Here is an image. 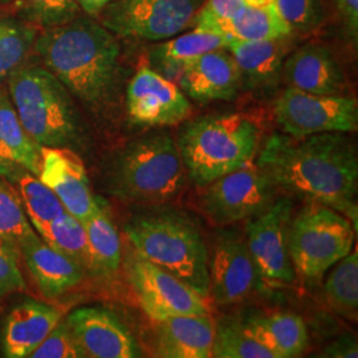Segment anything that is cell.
<instances>
[{
    "mask_svg": "<svg viewBox=\"0 0 358 358\" xmlns=\"http://www.w3.org/2000/svg\"><path fill=\"white\" fill-rule=\"evenodd\" d=\"M34 230L17 189L10 180L0 178V244L20 255V245Z\"/></svg>",
    "mask_w": 358,
    "mask_h": 358,
    "instance_id": "29",
    "label": "cell"
},
{
    "mask_svg": "<svg viewBox=\"0 0 358 358\" xmlns=\"http://www.w3.org/2000/svg\"><path fill=\"white\" fill-rule=\"evenodd\" d=\"M215 324L208 315L173 316L155 321L157 356L164 358L213 357Z\"/></svg>",
    "mask_w": 358,
    "mask_h": 358,
    "instance_id": "19",
    "label": "cell"
},
{
    "mask_svg": "<svg viewBox=\"0 0 358 358\" xmlns=\"http://www.w3.org/2000/svg\"><path fill=\"white\" fill-rule=\"evenodd\" d=\"M125 269L142 309L152 320L211 313L210 299L195 292L166 269L143 259L133 248L129 251Z\"/></svg>",
    "mask_w": 358,
    "mask_h": 358,
    "instance_id": "11",
    "label": "cell"
},
{
    "mask_svg": "<svg viewBox=\"0 0 358 358\" xmlns=\"http://www.w3.org/2000/svg\"><path fill=\"white\" fill-rule=\"evenodd\" d=\"M350 38L355 41L358 35V0H334Z\"/></svg>",
    "mask_w": 358,
    "mask_h": 358,
    "instance_id": "39",
    "label": "cell"
},
{
    "mask_svg": "<svg viewBox=\"0 0 358 358\" xmlns=\"http://www.w3.org/2000/svg\"><path fill=\"white\" fill-rule=\"evenodd\" d=\"M282 76L289 88L315 94H340L344 73L332 52L324 45L307 44L294 51L282 64Z\"/></svg>",
    "mask_w": 358,
    "mask_h": 358,
    "instance_id": "18",
    "label": "cell"
},
{
    "mask_svg": "<svg viewBox=\"0 0 358 358\" xmlns=\"http://www.w3.org/2000/svg\"><path fill=\"white\" fill-rule=\"evenodd\" d=\"M244 3L250 7H266L269 4H273L275 0H244Z\"/></svg>",
    "mask_w": 358,
    "mask_h": 358,
    "instance_id": "42",
    "label": "cell"
},
{
    "mask_svg": "<svg viewBox=\"0 0 358 358\" xmlns=\"http://www.w3.org/2000/svg\"><path fill=\"white\" fill-rule=\"evenodd\" d=\"M179 84L198 103L229 101L236 97L242 77L232 55L217 50L182 65Z\"/></svg>",
    "mask_w": 358,
    "mask_h": 358,
    "instance_id": "17",
    "label": "cell"
},
{
    "mask_svg": "<svg viewBox=\"0 0 358 358\" xmlns=\"http://www.w3.org/2000/svg\"><path fill=\"white\" fill-rule=\"evenodd\" d=\"M356 229L341 213L308 203L292 217L289 252L296 273L316 280L344 259L355 243Z\"/></svg>",
    "mask_w": 358,
    "mask_h": 358,
    "instance_id": "7",
    "label": "cell"
},
{
    "mask_svg": "<svg viewBox=\"0 0 358 358\" xmlns=\"http://www.w3.org/2000/svg\"><path fill=\"white\" fill-rule=\"evenodd\" d=\"M210 297L230 306L252 294L260 282L247 241L236 230H217L208 250Z\"/></svg>",
    "mask_w": 358,
    "mask_h": 358,
    "instance_id": "13",
    "label": "cell"
},
{
    "mask_svg": "<svg viewBox=\"0 0 358 358\" xmlns=\"http://www.w3.org/2000/svg\"><path fill=\"white\" fill-rule=\"evenodd\" d=\"M66 322L90 358L141 357V348L128 327L105 308L85 307L73 310Z\"/></svg>",
    "mask_w": 358,
    "mask_h": 358,
    "instance_id": "16",
    "label": "cell"
},
{
    "mask_svg": "<svg viewBox=\"0 0 358 358\" xmlns=\"http://www.w3.org/2000/svg\"><path fill=\"white\" fill-rule=\"evenodd\" d=\"M292 31L275 3L266 7L244 6L239 13L222 22L217 29L219 35L230 40H276L289 38Z\"/></svg>",
    "mask_w": 358,
    "mask_h": 358,
    "instance_id": "25",
    "label": "cell"
},
{
    "mask_svg": "<svg viewBox=\"0 0 358 358\" xmlns=\"http://www.w3.org/2000/svg\"><path fill=\"white\" fill-rule=\"evenodd\" d=\"M45 68L83 103H103L118 72L120 45L115 35L90 19L52 27L35 43Z\"/></svg>",
    "mask_w": 358,
    "mask_h": 358,
    "instance_id": "2",
    "label": "cell"
},
{
    "mask_svg": "<svg viewBox=\"0 0 358 358\" xmlns=\"http://www.w3.org/2000/svg\"><path fill=\"white\" fill-rule=\"evenodd\" d=\"M260 130L247 115L201 117L182 129L179 153L192 182L205 187L255 159Z\"/></svg>",
    "mask_w": 358,
    "mask_h": 358,
    "instance_id": "4",
    "label": "cell"
},
{
    "mask_svg": "<svg viewBox=\"0 0 358 358\" xmlns=\"http://www.w3.org/2000/svg\"><path fill=\"white\" fill-rule=\"evenodd\" d=\"M213 357L275 358L244 329L242 321L223 319L215 325Z\"/></svg>",
    "mask_w": 358,
    "mask_h": 358,
    "instance_id": "32",
    "label": "cell"
},
{
    "mask_svg": "<svg viewBox=\"0 0 358 358\" xmlns=\"http://www.w3.org/2000/svg\"><path fill=\"white\" fill-rule=\"evenodd\" d=\"M8 94L27 133L40 146L68 148L78 137L75 106L63 83L47 68L19 66Z\"/></svg>",
    "mask_w": 358,
    "mask_h": 358,
    "instance_id": "5",
    "label": "cell"
},
{
    "mask_svg": "<svg viewBox=\"0 0 358 358\" xmlns=\"http://www.w3.org/2000/svg\"><path fill=\"white\" fill-rule=\"evenodd\" d=\"M83 224L88 239L90 269L113 275L121 266V241L101 198L97 210Z\"/></svg>",
    "mask_w": 358,
    "mask_h": 358,
    "instance_id": "26",
    "label": "cell"
},
{
    "mask_svg": "<svg viewBox=\"0 0 358 358\" xmlns=\"http://www.w3.org/2000/svg\"><path fill=\"white\" fill-rule=\"evenodd\" d=\"M36 234L53 250L76 260L83 268L90 269L87 232L76 217L64 213Z\"/></svg>",
    "mask_w": 358,
    "mask_h": 358,
    "instance_id": "31",
    "label": "cell"
},
{
    "mask_svg": "<svg viewBox=\"0 0 358 358\" xmlns=\"http://www.w3.org/2000/svg\"><path fill=\"white\" fill-rule=\"evenodd\" d=\"M38 177L81 223L97 210L99 198L93 196L85 166L69 148L41 146Z\"/></svg>",
    "mask_w": 358,
    "mask_h": 358,
    "instance_id": "15",
    "label": "cell"
},
{
    "mask_svg": "<svg viewBox=\"0 0 358 358\" xmlns=\"http://www.w3.org/2000/svg\"><path fill=\"white\" fill-rule=\"evenodd\" d=\"M56 308L27 300L13 308L3 329V349L8 358L29 357L60 322Z\"/></svg>",
    "mask_w": 358,
    "mask_h": 358,
    "instance_id": "22",
    "label": "cell"
},
{
    "mask_svg": "<svg viewBox=\"0 0 358 358\" xmlns=\"http://www.w3.org/2000/svg\"><path fill=\"white\" fill-rule=\"evenodd\" d=\"M278 187L257 166L248 164L205 186L201 208L217 226L248 220L276 199Z\"/></svg>",
    "mask_w": 358,
    "mask_h": 358,
    "instance_id": "10",
    "label": "cell"
},
{
    "mask_svg": "<svg viewBox=\"0 0 358 358\" xmlns=\"http://www.w3.org/2000/svg\"><path fill=\"white\" fill-rule=\"evenodd\" d=\"M34 43V28L11 19L0 20V84L20 66Z\"/></svg>",
    "mask_w": 358,
    "mask_h": 358,
    "instance_id": "33",
    "label": "cell"
},
{
    "mask_svg": "<svg viewBox=\"0 0 358 358\" xmlns=\"http://www.w3.org/2000/svg\"><path fill=\"white\" fill-rule=\"evenodd\" d=\"M23 13L41 26H62L76 17V0H19Z\"/></svg>",
    "mask_w": 358,
    "mask_h": 358,
    "instance_id": "34",
    "label": "cell"
},
{
    "mask_svg": "<svg viewBox=\"0 0 358 358\" xmlns=\"http://www.w3.org/2000/svg\"><path fill=\"white\" fill-rule=\"evenodd\" d=\"M257 166L278 189L331 207L357 230V149L344 133L301 138L273 134L259 154Z\"/></svg>",
    "mask_w": 358,
    "mask_h": 358,
    "instance_id": "1",
    "label": "cell"
},
{
    "mask_svg": "<svg viewBox=\"0 0 358 358\" xmlns=\"http://www.w3.org/2000/svg\"><path fill=\"white\" fill-rule=\"evenodd\" d=\"M294 203L289 198H276L259 215L248 219L245 241L262 279L292 284L296 271L289 252V231Z\"/></svg>",
    "mask_w": 358,
    "mask_h": 358,
    "instance_id": "12",
    "label": "cell"
},
{
    "mask_svg": "<svg viewBox=\"0 0 358 358\" xmlns=\"http://www.w3.org/2000/svg\"><path fill=\"white\" fill-rule=\"evenodd\" d=\"M357 343L352 337H341L324 350V357H358Z\"/></svg>",
    "mask_w": 358,
    "mask_h": 358,
    "instance_id": "40",
    "label": "cell"
},
{
    "mask_svg": "<svg viewBox=\"0 0 358 358\" xmlns=\"http://www.w3.org/2000/svg\"><path fill=\"white\" fill-rule=\"evenodd\" d=\"M185 165L178 145L169 134H152L129 146L115 174V192L136 203L161 205L185 186Z\"/></svg>",
    "mask_w": 358,
    "mask_h": 358,
    "instance_id": "6",
    "label": "cell"
},
{
    "mask_svg": "<svg viewBox=\"0 0 358 358\" xmlns=\"http://www.w3.org/2000/svg\"><path fill=\"white\" fill-rule=\"evenodd\" d=\"M205 0H115L103 8V26L122 38L159 41L194 23Z\"/></svg>",
    "mask_w": 358,
    "mask_h": 358,
    "instance_id": "8",
    "label": "cell"
},
{
    "mask_svg": "<svg viewBox=\"0 0 358 358\" xmlns=\"http://www.w3.org/2000/svg\"><path fill=\"white\" fill-rule=\"evenodd\" d=\"M130 118L146 127H174L192 115L189 99L176 84L148 66L131 78L127 92Z\"/></svg>",
    "mask_w": 358,
    "mask_h": 358,
    "instance_id": "14",
    "label": "cell"
},
{
    "mask_svg": "<svg viewBox=\"0 0 358 358\" xmlns=\"http://www.w3.org/2000/svg\"><path fill=\"white\" fill-rule=\"evenodd\" d=\"M20 256L45 297H59L84 279V268L76 260L53 250L36 232L20 245Z\"/></svg>",
    "mask_w": 358,
    "mask_h": 358,
    "instance_id": "20",
    "label": "cell"
},
{
    "mask_svg": "<svg viewBox=\"0 0 358 358\" xmlns=\"http://www.w3.org/2000/svg\"><path fill=\"white\" fill-rule=\"evenodd\" d=\"M241 71L242 85L254 90L273 88L282 75L289 50L288 38L276 40H236L227 47Z\"/></svg>",
    "mask_w": 358,
    "mask_h": 358,
    "instance_id": "23",
    "label": "cell"
},
{
    "mask_svg": "<svg viewBox=\"0 0 358 358\" xmlns=\"http://www.w3.org/2000/svg\"><path fill=\"white\" fill-rule=\"evenodd\" d=\"M230 38L215 32L194 28L192 32L167 40L154 48L153 55L164 64L182 68L192 59L207 52L224 50Z\"/></svg>",
    "mask_w": 358,
    "mask_h": 358,
    "instance_id": "28",
    "label": "cell"
},
{
    "mask_svg": "<svg viewBox=\"0 0 358 358\" xmlns=\"http://www.w3.org/2000/svg\"><path fill=\"white\" fill-rule=\"evenodd\" d=\"M40 148L23 128L8 92L0 88V177L13 182L24 173L38 177Z\"/></svg>",
    "mask_w": 358,
    "mask_h": 358,
    "instance_id": "21",
    "label": "cell"
},
{
    "mask_svg": "<svg viewBox=\"0 0 358 358\" xmlns=\"http://www.w3.org/2000/svg\"><path fill=\"white\" fill-rule=\"evenodd\" d=\"M19 254L0 244V299L24 289L26 282L19 269Z\"/></svg>",
    "mask_w": 358,
    "mask_h": 358,
    "instance_id": "38",
    "label": "cell"
},
{
    "mask_svg": "<svg viewBox=\"0 0 358 358\" xmlns=\"http://www.w3.org/2000/svg\"><path fill=\"white\" fill-rule=\"evenodd\" d=\"M244 6V0H205L194 19L195 28L217 34V26L239 13Z\"/></svg>",
    "mask_w": 358,
    "mask_h": 358,
    "instance_id": "37",
    "label": "cell"
},
{
    "mask_svg": "<svg viewBox=\"0 0 358 358\" xmlns=\"http://www.w3.org/2000/svg\"><path fill=\"white\" fill-rule=\"evenodd\" d=\"M78 8L88 15H97L101 13L105 7L115 3V0H76Z\"/></svg>",
    "mask_w": 358,
    "mask_h": 358,
    "instance_id": "41",
    "label": "cell"
},
{
    "mask_svg": "<svg viewBox=\"0 0 358 358\" xmlns=\"http://www.w3.org/2000/svg\"><path fill=\"white\" fill-rule=\"evenodd\" d=\"M284 20L292 29L310 32L322 23V8L319 0H275Z\"/></svg>",
    "mask_w": 358,
    "mask_h": 358,
    "instance_id": "36",
    "label": "cell"
},
{
    "mask_svg": "<svg viewBox=\"0 0 358 358\" xmlns=\"http://www.w3.org/2000/svg\"><path fill=\"white\" fill-rule=\"evenodd\" d=\"M328 304L338 315L349 320H357L358 252L352 250L341 259L325 282Z\"/></svg>",
    "mask_w": 358,
    "mask_h": 358,
    "instance_id": "27",
    "label": "cell"
},
{
    "mask_svg": "<svg viewBox=\"0 0 358 358\" xmlns=\"http://www.w3.org/2000/svg\"><path fill=\"white\" fill-rule=\"evenodd\" d=\"M273 113L282 131L301 138L321 133H350L358 128L356 99L315 94L288 88L275 103Z\"/></svg>",
    "mask_w": 358,
    "mask_h": 358,
    "instance_id": "9",
    "label": "cell"
},
{
    "mask_svg": "<svg viewBox=\"0 0 358 358\" xmlns=\"http://www.w3.org/2000/svg\"><path fill=\"white\" fill-rule=\"evenodd\" d=\"M15 183H17L27 217L36 232L66 213L57 195L36 176L24 173Z\"/></svg>",
    "mask_w": 358,
    "mask_h": 358,
    "instance_id": "30",
    "label": "cell"
},
{
    "mask_svg": "<svg viewBox=\"0 0 358 358\" xmlns=\"http://www.w3.org/2000/svg\"><path fill=\"white\" fill-rule=\"evenodd\" d=\"M29 357L84 358L87 357V355L77 343L68 322L60 320Z\"/></svg>",
    "mask_w": 358,
    "mask_h": 358,
    "instance_id": "35",
    "label": "cell"
},
{
    "mask_svg": "<svg viewBox=\"0 0 358 358\" xmlns=\"http://www.w3.org/2000/svg\"><path fill=\"white\" fill-rule=\"evenodd\" d=\"M244 329L275 358L301 356L308 348V329L303 319L294 313H272L242 321Z\"/></svg>",
    "mask_w": 358,
    "mask_h": 358,
    "instance_id": "24",
    "label": "cell"
},
{
    "mask_svg": "<svg viewBox=\"0 0 358 358\" xmlns=\"http://www.w3.org/2000/svg\"><path fill=\"white\" fill-rule=\"evenodd\" d=\"M125 235L138 255L211 300L208 247L192 217L171 210L149 213L128 223Z\"/></svg>",
    "mask_w": 358,
    "mask_h": 358,
    "instance_id": "3",
    "label": "cell"
}]
</instances>
